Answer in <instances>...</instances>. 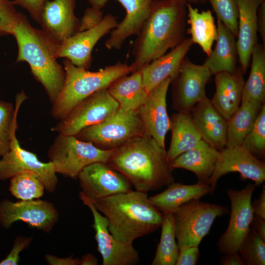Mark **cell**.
<instances>
[{
	"instance_id": "14",
	"label": "cell",
	"mask_w": 265,
	"mask_h": 265,
	"mask_svg": "<svg viewBox=\"0 0 265 265\" xmlns=\"http://www.w3.org/2000/svg\"><path fill=\"white\" fill-rule=\"evenodd\" d=\"M231 172L238 173L243 179L252 180L256 186H259L265 180V163L241 145L225 147L220 151L213 172L208 182L210 194L214 191L219 179Z\"/></svg>"
},
{
	"instance_id": "50",
	"label": "cell",
	"mask_w": 265,
	"mask_h": 265,
	"mask_svg": "<svg viewBox=\"0 0 265 265\" xmlns=\"http://www.w3.org/2000/svg\"><path fill=\"white\" fill-rule=\"evenodd\" d=\"M176 0L184 3L186 4L187 3H190L191 4H198L201 3L199 0Z\"/></svg>"
},
{
	"instance_id": "44",
	"label": "cell",
	"mask_w": 265,
	"mask_h": 265,
	"mask_svg": "<svg viewBox=\"0 0 265 265\" xmlns=\"http://www.w3.org/2000/svg\"><path fill=\"white\" fill-rule=\"evenodd\" d=\"M45 259L50 265H80V259L73 256L67 258H58L52 255H46Z\"/></svg>"
},
{
	"instance_id": "11",
	"label": "cell",
	"mask_w": 265,
	"mask_h": 265,
	"mask_svg": "<svg viewBox=\"0 0 265 265\" xmlns=\"http://www.w3.org/2000/svg\"><path fill=\"white\" fill-rule=\"evenodd\" d=\"M212 74L204 64L192 62L186 56L171 80L172 107L178 112L190 113L206 97V86Z\"/></svg>"
},
{
	"instance_id": "2",
	"label": "cell",
	"mask_w": 265,
	"mask_h": 265,
	"mask_svg": "<svg viewBox=\"0 0 265 265\" xmlns=\"http://www.w3.org/2000/svg\"><path fill=\"white\" fill-rule=\"evenodd\" d=\"M107 163L137 191L157 190L174 181L165 149L147 135L113 150Z\"/></svg>"
},
{
	"instance_id": "22",
	"label": "cell",
	"mask_w": 265,
	"mask_h": 265,
	"mask_svg": "<svg viewBox=\"0 0 265 265\" xmlns=\"http://www.w3.org/2000/svg\"><path fill=\"white\" fill-rule=\"evenodd\" d=\"M202 139L220 151L226 145L227 120L215 108L211 99L206 97L190 112Z\"/></svg>"
},
{
	"instance_id": "20",
	"label": "cell",
	"mask_w": 265,
	"mask_h": 265,
	"mask_svg": "<svg viewBox=\"0 0 265 265\" xmlns=\"http://www.w3.org/2000/svg\"><path fill=\"white\" fill-rule=\"evenodd\" d=\"M76 0H51L45 5L40 24L60 43L79 32L80 20L75 14Z\"/></svg>"
},
{
	"instance_id": "31",
	"label": "cell",
	"mask_w": 265,
	"mask_h": 265,
	"mask_svg": "<svg viewBox=\"0 0 265 265\" xmlns=\"http://www.w3.org/2000/svg\"><path fill=\"white\" fill-rule=\"evenodd\" d=\"M251 66L248 80L244 82L241 104L265 101V46L258 43L252 53Z\"/></svg>"
},
{
	"instance_id": "46",
	"label": "cell",
	"mask_w": 265,
	"mask_h": 265,
	"mask_svg": "<svg viewBox=\"0 0 265 265\" xmlns=\"http://www.w3.org/2000/svg\"><path fill=\"white\" fill-rule=\"evenodd\" d=\"M254 215L265 219V189H263L260 198L251 202Z\"/></svg>"
},
{
	"instance_id": "30",
	"label": "cell",
	"mask_w": 265,
	"mask_h": 265,
	"mask_svg": "<svg viewBox=\"0 0 265 265\" xmlns=\"http://www.w3.org/2000/svg\"><path fill=\"white\" fill-rule=\"evenodd\" d=\"M186 6V22L190 25L186 32L190 35L193 44L198 45L209 56L217 36V25L212 11L208 9L199 12L190 3H187Z\"/></svg>"
},
{
	"instance_id": "21",
	"label": "cell",
	"mask_w": 265,
	"mask_h": 265,
	"mask_svg": "<svg viewBox=\"0 0 265 265\" xmlns=\"http://www.w3.org/2000/svg\"><path fill=\"white\" fill-rule=\"evenodd\" d=\"M238 15L237 47L238 59L244 74L258 43L257 12L261 0H237Z\"/></svg>"
},
{
	"instance_id": "48",
	"label": "cell",
	"mask_w": 265,
	"mask_h": 265,
	"mask_svg": "<svg viewBox=\"0 0 265 265\" xmlns=\"http://www.w3.org/2000/svg\"><path fill=\"white\" fill-rule=\"evenodd\" d=\"M250 228L265 240V219L254 215Z\"/></svg>"
},
{
	"instance_id": "38",
	"label": "cell",
	"mask_w": 265,
	"mask_h": 265,
	"mask_svg": "<svg viewBox=\"0 0 265 265\" xmlns=\"http://www.w3.org/2000/svg\"><path fill=\"white\" fill-rule=\"evenodd\" d=\"M221 21L237 38L238 9L237 0H207Z\"/></svg>"
},
{
	"instance_id": "33",
	"label": "cell",
	"mask_w": 265,
	"mask_h": 265,
	"mask_svg": "<svg viewBox=\"0 0 265 265\" xmlns=\"http://www.w3.org/2000/svg\"><path fill=\"white\" fill-rule=\"evenodd\" d=\"M161 232L152 265H176L179 248L176 241L173 213H163Z\"/></svg>"
},
{
	"instance_id": "24",
	"label": "cell",
	"mask_w": 265,
	"mask_h": 265,
	"mask_svg": "<svg viewBox=\"0 0 265 265\" xmlns=\"http://www.w3.org/2000/svg\"><path fill=\"white\" fill-rule=\"evenodd\" d=\"M193 43L190 38L168 53L155 59L139 70L147 92L170 78L171 80L177 74L181 64Z\"/></svg>"
},
{
	"instance_id": "9",
	"label": "cell",
	"mask_w": 265,
	"mask_h": 265,
	"mask_svg": "<svg viewBox=\"0 0 265 265\" xmlns=\"http://www.w3.org/2000/svg\"><path fill=\"white\" fill-rule=\"evenodd\" d=\"M119 108L107 88L103 89L80 103L51 130L58 134L75 136L84 128L105 121Z\"/></svg>"
},
{
	"instance_id": "16",
	"label": "cell",
	"mask_w": 265,
	"mask_h": 265,
	"mask_svg": "<svg viewBox=\"0 0 265 265\" xmlns=\"http://www.w3.org/2000/svg\"><path fill=\"white\" fill-rule=\"evenodd\" d=\"M116 17L107 14L95 26L78 32L60 44L57 57L69 60L75 66L88 70L92 61V52L97 43L117 26Z\"/></svg>"
},
{
	"instance_id": "45",
	"label": "cell",
	"mask_w": 265,
	"mask_h": 265,
	"mask_svg": "<svg viewBox=\"0 0 265 265\" xmlns=\"http://www.w3.org/2000/svg\"><path fill=\"white\" fill-rule=\"evenodd\" d=\"M258 33L265 46V1L260 4L257 12Z\"/></svg>"
},
{
	"instance_id": "13",
	"label": "cell",
	"mask_w": 265,
	"mask_h": 265,
	"mask_svg": "<svg viewBox=\"0 0 265 265\" xmlns=\"http://www.w3.org/2000/svg\"><path fill=\"white\" fill-rule=\"evenodd\" d=\"M58 212L52 203L38 199L13 202H0V223L6 229L17 221L26 223L30 227L50 232L57 222Z\"/></svg>"
},
{
	"instance_id": "3",
	"label": "cell",
	"mask_w": 265,
	"mask_h": 265,
	"mask_svg": "<svg viewBox=\"0 0 265 265\" xmlns=\"http://www.w3.org/2000/svg\"><path fill=\"white\" fill-rule=\"evenodd\" d=\"M12 35L18 46L16 62H26L35 79L44 87L51 103L59 96L65 73L57 61L60 43L43 29L34 27L21 13Z\"/></svg>"
},
{
	"instance_id": "18",
	"label": "cell",
	"mask_w": 265,
	"mask_h": 265,
	"mask_svg": "<svg viewBox=\"0 0 265 265\" xmlns=\"http://www.w3.org/2000/svg\"><path fill=\"white\" fill-rule=\"evenodd\" d=\"M171 79L167 78L150 91L145 103L138 109L146 135L165 149V138L170 130L166 96Z\"/></svg>"
},
{
	"instance_id": "42",
	"label": "cell",
	"mask_w": 265,
	"mask_h": 265,
	"mask_svg": "<svg viewBox=\"0 0 265 265\" xmlns=\"http://www.w3.org/2000/svg\"><path fill=\"white\" fill-rule=\"evenodd\" d=\"M103 13L101 9L93 7L87 8L80 20L79 32L91 28L103 19Z\"/></svg>"
},
{
	"instance_id": "29",
	"label": "cell",
	"mask_w": 265,
	"mask_h": 265,
	"mask_svg": "<svg viewBox=\"0 0 265 265\" xmlns=\"http://www.w3.org/2000/svg\"><path fill=\"white\" fill-rule=\"evenodd\" d=\"M107 90L125 110H137L145 103L148 95L139 70L116 80Z\"/></svg>"
},
{
	"instance_id": "35",
	"label": "cell",
	"mask_w": 265,
	"mask_h": 265,
	"mask_svg": "<svg viewBox=\"0 0 265 265\" xmlns=\"http://www.w3.org/2000/svg\"><path fill=\"white\" fill-rule=\"evenodd\" d=\"M9 189L16 198L26 200L42 197L45 188L42 181L36 174L24 172L11 178Z\"/></svg>"
},
{
	"instance_id": "1",
	"label": "cell",
	"mask_w": 265,
	"mask_h": 265,
	"mask_svg": "<svg viewBox=\"0 0 265 265\" xmlns=\"http://www.w3.org/2000/svg\"><path fill=\"white\" fill-rule=\"evenodd\" d=\"M186 4L176 0H153L150 15L132 47L133 72L181 44L186 38Z\"/></svg>"
},
{
	"instance_id": "23",
	"label": "cell",
	"mask_w": 265,
	"mask_h": 265,
	"mask_svg": "<svg viewBox=\"0 0 265 265\" xmlns=\"http://www.w3.org/2000/svg\"><path fill=\"white\" fill-rule=\"evenodd\" d=\"M240 66L233 73L223 72L214 75L215 91L211 100L217 111L228 120L239 108L244 84Z\"/></svg>"
},
{
	"instance_id": "36",
	"label": "cell",
	"mask_w": 265,
	"mask_h": 265,
	"mask_svg": "<svg viewBox=\"0 0 265 265\" xmlns=\"http://www.w3.org/2000/svg\"><path fill=\"white\" fill-rule=\"evenodd\" d=\"M241 145L256 158L263 159L265 154V105L263 106L254 125Z\"/></svg>"
},
{
	"instance_id": "8",
	"label": "cell",
	"mask_w": 265,
	"mask_h": 265,
	"mask_svg": "<svg viewBox=\"0 0 265 265\" xmlns=\"http://www.w3.org/2000/svg\"><path fill=\"white\" fill-rule=\"evenodd\" d=\"M229 213L227 207L203 202L200 199L191 200L179 207L173 213L179 249L198 246L216 218Z\"/></svg>"
},
{
	"instance_id": "25",
	"label": "cell",
	"mask_w": 265,
	"mask_h": 265,
	"mask_svg": "<svg viewBox=\"0 0 265 265\" xmlns=\"http://www.w3.org/2000/svg\"><path fill=\"white\" fill-rule=\"evenodd\" d=\"M220 154V151L203 139L194 148L181 154L170 163L172 170L182 168L196 175L198 182L208 184Z\"/></svg>"
},
{
	"instance_id": "12",
	"label": "cell",
	"mask_w": 265,
	"mask_h": 265,
	"mask_svg": "<svg viewBox=\"0 0 265 265\" xmlns=\"http://www.w3.org/2000/svg\"><path fill=\"white\" fill-rule=\"evenodd\" d=\"M254 184H248L240 190H227L231 202L230 218L225 233L217 243L220 253L238 251L250 229L254 214L251 206Z\"/></svg>"
},
{
	"instance_id": "37",
	"label": "cell",
	"mask_w": 265,
	"mask_h": 265,
	"mask_svg": "<svg viewBox=\"0 0 265 265\" xmlns=\"http://www.w3.org/2000/svg\"><path fill=\"white\" fill-rule=\"evenodd\" d=\"M238 252L245 265H265V240L251 228Z\"/></svg>"
},
{
	"instance_id": "19",
	"label": "cell",
	"mask_w": 265,
	"mask_h": 265,
	"mask_svg": "<svg viewBox=\"0 0 265 265\" xmlns=\"http://www.w3.org/2000/svg\"><path fill=\"white\" fill-rule=\"evenodd\" d=\"M91 7L101 9L109 0H87ZM125 8L124 19L110 32L105 43L109 50H119L127 39L137 35L147 20L153 0H115Z\"/></svg>"
},
{
	"instance_id": "47",
	"label": "cell",
	"mask_w": 265,
	"mask_h": 265,
	"mask_svg": "<svg viewBox=\"0 0 265 265\" xmlns=\"http://www.w3.org/2000/svg\"><path fill=\"white\" fill-rule=\"evenodd\" d=\"M220 259L222 265H244L245 263L238 251L225 253Z\"/></svg>"
},
{
	"instance_id": "4",
	"label": "cell",
	"mask_w": 265,
	"mask_h": 265,
	"mask_svg": "<svg viewBox=\"0 0 265 265\" xmlns=\"http://www.w3.org/2000/svg\"><path fill=\"white\" fill-rule=\"evenodd\" d=\"M89 199L107 218L109 232L123 242L132 244L161 226L163 214L151 203L147 193L131 190Z\"/></svg>"
},
{
	"instance_id": "5",
	"label": "cell",
	"mask_w": 265,
	"mask_h": 265,
	"mask_svg": "<svg viewBox=\"0 0 265 265\" xmlns=\"http://www.w3.org/2000/svg\"><path fill=\"white\" fill-rule=\"evenodd\" d=\"M65 80L63 88L52 104L51 114L60 120L80 103L94 93L108 86L119 78L133 72L132 65L120 61L91 72L74 65L65 58L63 61Z\"/></svg>"
},
{
	"instance_id": "6",
	"label": "cell",
	"mask_w": 265,
	"mask_h": 265,
	"mask_svg": "<svg viewBox=\"0 0 265 265\" xmlns=\"http://www.w3.org/2000/svg\"><path fill=\"white\" fill-rule=\"evenodd\" d=\"M146 135L137 110L120 107L105 121L84 128L75 136L104 150H114L129 141Z\"/></svg>"
},
{
	"instance_id": "17",
	"label": "cell",
	"mask_w": 265,
	"mask_h": 265,
	"mask_svg": "<svg viewBox=\"0 0 265 265\" xmlns=\"http://www.w3.org/2000/svg\"><path fill=\"white\" fill-rule=\"evenodd\" d=\"M78 179L81 191L90 199L132 190L131 185L122 174L104 162H95L85 167Z\"/></svg>"
},
{
	"instance_id": "40",
	"label": "cell",
	"mask_w": 265,
	"mask_h": 265,
	"mask_svg": "<svg viewBox=\"0 0 265 265\" xmlns=\"http://www.w3.org/2000/svg\"><path fill=\"white\" fill-rule=\"evenodd\" d=\"M32 237L19 236L14 241L13 246L9 254L0 262V265H17L20 261V253L30 245Z\"/></svg>"
},
{
	"instance_id": "15",
	"label": "cell",
	"mask_w": 265,
	"mask_h": 265,
	"mask_svg": "<svg viewBox=\"0 0 265 265\" xmlns=\"http://www.w3.org/2000/svg\"><path fill=\"white\" fill-rule=\"evenodd\" d=\"M79 197L93 214L92 227L95 231L97 250L102 257V265H133L138 263L139 255L132 244L116 239L109 232L107 218L101 214L81 191L80 192Z\"/></svg>"
},
{
	"instance_id": "26",
	"label": "cell",
	"mask_w": 265,
	"mask_h": 265,
	"mask_svg": "<svg viewBox=\"0 0 265 265\" xmlns=\"http://www.w3.org/2000/svg\"><path fill=\"white\" fill-rule=\"evenodd\" d=\"M216 23V45L204 64L212 75L223 72L233 73L238 67L237 38L221 21L217 19Z\"/></svg>"
},
{
	"instance_id": "34",
	"label": "cell",
	"mask_w": 265,
	"mask_h": 265,
	"mask_svg": "<svg viewBox=\"0 0 265 265\" xmlns=\"http://www.w3.org/2000/svg\"><path fill=\"white\" fill-rule=\"evenodd\" d=\"M26 98L23 92L18 94L15 107L12 103L0 101V156H3L10 149L11 132L17 123L18 110Z\"/></svg>"
},
{
	"instance_id": "41",
	"label": "cell",
	"mask_w": 265,
	"mask_h": 265,
	"mask_svg": "<svg viewBox=\"0 0 265 265\" xmlns=\"http://www.w3.org/2000/svg\"><path fill=\"white\" fill-rule=\"evenodd\" d=\"M51 0H14V5H18L29 13L32 19L40 23L41 13L46 3Z\"/></svg>"
},
{
	"instance_id": "49",
	"label": "cell",
	"mask_w": 265,
	"mask_h": 265,
	"mask_svg": "<svg viewBox=\"0 0 265 265\" xmlns=\"http://www.w3.org/2000/svg\"><path fill=\"white\" fill-rule=\"evenodd\" d=\"M98 263L97 259L91 254L84 255L80 259V265H97Z\"/></svg>"
},
{
	"instance_id": "39",
	"label": "cell",
	"mask_w": 265,
	"mask_h": 265,
	"mask_svg": "<svg viewBox=\"0 0 265 265\" xmlns=\"http://www.w3.org/2000/svg\"><path fill=\"white\" fill-rule=\"evenodd\" d=\"M21 13L16 11L12 1L0 0V36L12 34Z\"/></svg>"
},
{
	"instance_id": "27",
	"label": "cell",
	"mask_w": 265,
	"mask_h": 265,
	"mask_svg": "<svg viewBox=\"0 0 265 265\" xmlns=\"http://www.w3.org/2000/svg\"><path fill=\"white\" fill-rule=\"evenodd\" d=\"M210 187L206 183L193 185L172 183L163 191L149 197L151 203L163 214L173 213L179 207L193 200L200 199L210 193Z\"/></svg>"
},
{
	"instance_id": "43",
	"label": "cell",
	"mask_w": 265,
	"mask_h": 265,
	"mask_svg": "<svg viewBox=\"0 0 265 265\" xmlns=\"http://www.w3.org/2000/svg\"><path fill=\"white\" fill-rule=\"evenodd\" d=\"M199 256L198 246L179 249L176 265H195L197 264Z\"/></svg>"
},
{
	"instance_id": "10",
	"label": "cell",
	"mask_w": 265,
	"mask_h": 265,
	"mask_svg": "<svg viewBox=\"0 0 265 265\" xmlns=\"http://www.w3.org/2000/svg\"><path fill=\"white\" fill-rule=\"evenodd\" d=\"M18 128L16 123L12 131L9 151L0 160V180H5L24 172L36 174L42 181L45 190L53 192L57 187L58 179L53 164L43 162L33 153L21 147L16 136Z\"/></svg>"
},
{
	"instance_id": "52",
	"label": "cell",
	"mask_w": 265,
	"mask_h": 265,
	"mask_svg": "<svg viewBox=\"0 0 265 265\" xmlns=\"http://www.w3.org/2000/svg\"><path fill=\"white\" fill-rule=\"evenodd\" d=\"M262 1H265V0H261Z\"/></svg>"
},
{
	"instance_id": "32",
	"label": "cell",
	"mask_w": 265,
	"mask_h": 265,
	"mask_svg": "<svg viewBox=\"0 0 265 265\" xmlns=\"http://www.w3.org/2000/svg\"><path fill=\"white\" fill-rule=\"evenodd\" d=\"M264 105L256 102L240 104L238 109L227 120L226 147L241 145Z\"/></svg>"
},
{
	"instance_id": "7",
	"label": "cell",
	"mask_w": 265,
	"mask_h": 265,
	"mask_svg": "<svg viewBox=\"0 0 265 265\" xmlns=\"http://www.w3.org/2000/svg\"><path fill=\"white\" fill-rule=\"evenodd\" d=\"M113 150L101 149L74 135L58 134L49 147L48 156L56 173L77 179L87 165L95 162L107 163Z\"/></svg>"
},
{
	"instance_id": "51",
	"label": "cell",
	"mask_w": 265,
	"mask_h": 265,
	"mask_svg": "<svg viewBox=\"0 0 265 265\" xmlns=\"http://www.w3.org/2000/svg\"><path fill=\"white\" fill-rule=\"evenodd\" d=\"M199 0L201 3H204L207 1V0Z\"/></svg>"
},
{
	"instance_id": "28",
	"label": "cell",
	"mask_w": 265,
	"mask_h": 265,
	"mask_svg": "<svg viewBox=\"0 0 265 265\" xmlns=\"http://www.w3.org/2000/svg\"><path fill=\"white\" fill-rule=\"evenodd\" d=\"M170 119L171 138L166 152L169 163L181 154L194 148L202 139L190 113L177 112Z\"/></svg>"
}]
</instances>
